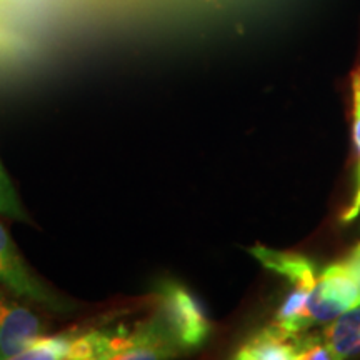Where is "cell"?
<instances>
[{"label": "cell", "mask_w": 360, "mask_h": 360, "mask_svg": "<svg viewBox=\"0 0 360 360\" xmlns=\"http://www.w3.org/2000/svg\"><path fill=\"white\" fill-rule=\"evenodd\" d=\"M0 285L45 314L65 317V315H74L79 310L77 302L52 289L29 267L2 222H0Z\"/></svg>", "instance_id": "cell-1"}, {"label": "cell", "mask_w": 360, "mask_h": 360, "mask_svg": "<svg viewBox=\"0 0 360 360\" xmlns=\"http://www.w3.org/2000/svg\"><path fill=\"white\" fill-rule=\"evenodd\" d=\"M157 299L159 312L179 349H200L209 339L212 326L199 299L175 281H162L157 287Z\"/></svg>", "instance_id": "cell-2"}, {"label": "cell", "mask_w": 360, "mask_h": 360, "mask_svg": "<svg viewBox=\"0 0 360 360\" xmlns=\"http://www.w3.org/2000/svg\"><path fill=\"white\" fill-rule=\"evenodd\" d=\"M177 350V342L160 312L137 323L132 330L125 327L103 328V359H169Z\"/></svg>", "instance_id": "cell-3"}, {"label": "cell", "mask_w": 360, "mask_h": 360, "mask_svg": "<svg viewBox=\"0 0 360 360\" xmlns=\"http://www.w3.org/2000/svg\"><path fill=\"white\" fill-rule=\"evenodd\" d=\"M49 334V323L32 304L0 285V360L19 359L27 347Z\"/></svg>", "instance_id": "cell-4"}, {"label": "cell", "mask_w": 360, "mask_h": 360, "mask_svg": "<svg viewBox=\"0 0 360 360\" xmlns=\"http://www.w3.org/2000/svg\"><path fill=\"white\" fill-rule=\"evenodd\" d=\"M360 305L359 287L344 262L322 270L307 300V319L314 323L332 322L340 314Z\"/></svg>", "instance_id": "cell-5"}, {"label": "cell", "mask_w": 360, "mask_h": 360, "mask_svg": "<svg viewBox=\"0 0 360 360\" xmlns=\"http://www.w3.org/2000/svg\"><path fill=\"white\" fill-rule=\"evenodd\" d=\"M299 340L300 334H292L274 323L249 337L233 357L238 360H295Z\"/></svg>", "instance_id": "cell-6"}, {"label": "cell", "mask_w": 360, "mask_h": 360, "mask_svg": "<svg viewBox=\"0 0 360 360\" xmlns=\"http://www.w3.org/2000/svg\"><path fill=\"white\" fill-rule=\"evenodd\" d=\"M250 254L264 267L289 281L292 289L312 292L317 283V269L312 260L294 252H278L269 247H252Z\"/></svg>", "instance_id": "cell-7"}, {"label": "cell", "mask_w": 360, "mask_h": 360, "mask_svg": "<svg viewBox=\"0 0 360 360\" xmlns=\"http://www.w3.org/2000/svg\"><path fill=\"white\" fill-rule=\"evenodd\" d=\"M322 337L335 359H347L360 354V305L335 317L323 330Z\"/></svg>", "instance_id": "cell-8"}, {"label": "cell", "mask_w": 360, "mask_h": 360, "mask_svg": "<svg viewBox=\"0 0 360 360\" xmlns=\"http://www.w3.org/2000/svg\"><path fill=\"white\" fill-rule=\"evenodd\" d=\"M352 94H354V122H352V134H354V148L355 157H357V177H355V192L352 200L344 215L342 222L350 224L360 215V70L352 75Z\"/></svg>", "instance_id": "cell-9"}, {"label": "cell", "mask_w": 360, "mask_h": 360, "mask_svg": "<svg viewBox=\"0 0 360 360\" xmlns=\"http://www.w3.org/2000/svg\"><path fill=\"white\" fill-rule=\"evenodd\" d=\"M0 215L11 220H17V222H30L2 160H0Z\"/></svg>", "instance_id": "cell-10"}, {"label": "cell", "mask_w": 360, "mask_h": 360, "mask_svg": "<svg viewBox=\"0 0 360 360\" xmlns=\"http://www.w3.org/2000/svg\"><path fill=\"white\" fill-rule=\"evenodd\" d=\"M335 359L334 352L323 340L322 335H300L299 352L295 360H330Z\"/></svg>", "instance_id": "cell-11"}, {"label": "cell", "mask_w": 360, "mask_h": 360, "mask_svg": "<svg viewBox=\"0 0 360 360\" xmlns=\"http://www.w3.org/2000/svg\"><path fill=\"white\" fill-rule=\"evenodd\" d=\"M344 264L347 265V269L352 274L355 283L359 287V294H360V244H357L350 250V254L347 255V259L344 260Z\"/></svg>", "instance_id": "cell-12"}]
</instances>
